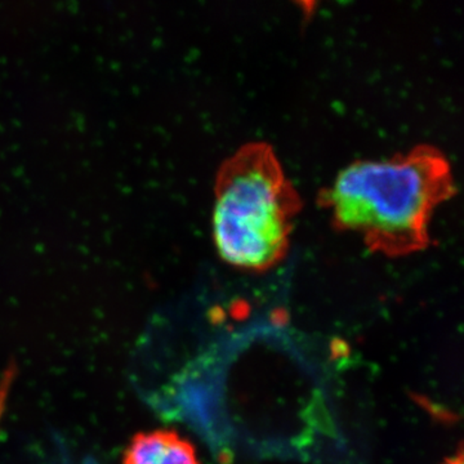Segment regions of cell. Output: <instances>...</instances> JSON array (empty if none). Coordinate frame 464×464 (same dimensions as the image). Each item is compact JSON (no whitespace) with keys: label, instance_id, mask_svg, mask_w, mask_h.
<instances>
[{"label":"cell","instance_id":"4","mask_svg":"<svg viewBox=\"0 0 464 464\" xmlns=\"http://www.w3.org/2000/svg\"><path fill=\"white\" fill-rule=\"evenodd\" d=\"M14 377H16V368L14 365H9L2 374H0V422H2L3 414H5V405L14 384Z\"/></svg>","mask_w":464,"mask_h":464},{"label":"cell","instance_id":"2","mask_svg":"<svg viewBox=\"0 0 464 464\" xmlns=\"http://www.w3.org/2000/svg\"><path fill=\"white\" fill-rule=\"evenodd\" d=\"M301 203L267 143L237 150L217 176L212 237L219 257L232 267L265 271L289 248Z\"/></svg>","mask_w":464,"mask_h":464},{"label":"cell","instance_id":"1","mask_svg":"<svg viewBox=\"0 0 464 464\" xmlns=\"http://www.w3.org/2000/svg\"><path fill=\"white\" fill-rule=\"evenodd\" d=\"M448 159L430 146L364 159L344 167L324 191L323 204L342 231L390 257L430 244L433 213L454 195Z\"/></svg>","mask_w":464,"mask_h":464},{"label":"cell","instance_id":"3","mask_svg":"<svg viewBox=\"0 0 464 464\" xmlns=\"http://www.w3.org/2000/svg\"><path fill=\"white\" fill-rule=\"evenodd\" d=\"M121 464H199L194 445L172 430L139 432L124 449Z\"/></svg>","mask_w":464,"mask_h":464},{"label":"cell","instance_id":"6","mask_svg":"<svg viewBox=\"0 0 464 464\" xmlns=\"http://www.w3.org/2000/svg\"><path fill=\"white\" fill-rule=\"evenodd\" d=\"M65 464H67V463H65ZM82 464H99V463L94 462L93 459H85L84 462Z\"/></svg>","mask_w":464,"mask_h":464},{"label":"cell","instance_id":"5","mask_svg":"<svg viewBox=\"0 0 464 464\" xmlns=\"http://www.w3.org/2000/svg\"><path fill=\"white\" fill-rule=\"evenodd\" d=\"M445 464H463V454L459 453L457 457L450 458Z\"/></svg>","mask_w":464,"mask_h":464}]
</instances>
